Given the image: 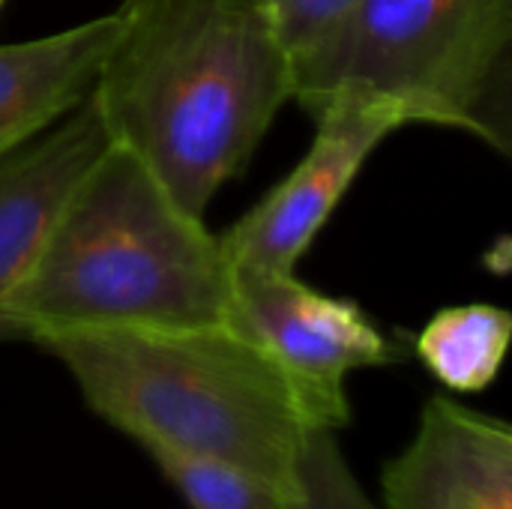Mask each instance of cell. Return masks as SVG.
Segmentation results:
<instances>
[{"label": "cell", "mask_w": 512, "mask_h": 509, "mask_svg": "<svg viewBox=\"0 0 512 509\" xmlns=\"http://www.w3.org/2000/svg\"><path fill=\"white\" fill-rule=\"evenodd\" d=\"M291 509H378L357 483L333 429H315L300 459V495Z\"/></svg>", "instance_id": "obj_13"}, {"label": "cell", "mask_w": 512, "mask_h": 509, "mask_svg": "<svg viewBox=\"0 0 512 509\" xmlns=\"http://www.w3.org/2000/svg\"><path fill=\"white\" fill-rule=\"evenodd\" d=\"M315 120L318 132L306 159L219 237L231 273H294L372 150L405 126L390 99L351 81L327 96Z\"/></svg>", "instance_id": "obj_6"}, {"label": "cell", "mask_w": 512, "mask_h": 509, "mask_svg": "<svg viewBox=\"0 0 512 509\" xmlns=\"http://www.w3.org/2000/svg\"><path fill=\"white\" fill-rule=\"evenodd\" d=\"M512 318L507 309L468 303L441 309L417 336V354L450 390H486L510 348Z\"/></svg>", "instance_id": "obj_10"}, {"label": "cell", "mask_w": 512, "mask_h": 509, "mask_svg": "<svg viewBox=\"0 0 512 509\" xmlns=\"http://www.w3.org/2000/svg\"><path fill=\"white\" fill-rule=\"evenodd\" d=\"M108 144L87 96L54 132L0 156V342L21 339L6 318V300L39 258L69 192Z\"/></svg>", "instance_id": "obj_8"}, {"label": "cell", "mask_w": 512, "mask_h": 509, "mask_svg": "<svg viewBox=\"0 0 512 509\" xmlns=\"http://www.w3.org/2000/svg\"><path fill=\"white\" fill-rule=\"evenodd\" d=\"M84 402L141 447L159 444L237 465L300 495V459L315 429L282 369L234 327L75 330L45 336Z\"/></svg>", "instance_id": "obj_3"}, {"label": "cell", "mask_w": 512, "mask_h": 509, "mask_svg": "<svg viewBox=\"0 0 512 509\" xmlns=\"http://www.w3.org/2000/svg\"><path fill=\"white\" fill-rule=\"evenodd\" d=\"M510 48L512 0H357L321 105L351 81L390 99L405 123L510 150Z\"/></svg>", "instance_id": "obj_4"}, {"label": "cell", "mask_w": 512, "mask_h": 509, "mask_svg": "<svg viewBox=\"0 0 512 509\" xmlns=\"http://www.w3.org/2000/svg\"><path fill=\"white\" fill-rule=\"evenodd\" d=\"M0 3H3V0H0Z\"/></svg>", "instance_id": "obj_14"}, {"label": "cell", "mask_w": 512, "mask_h": 509, "mask_svg": "<svg viewBox=\"0 0 512 509\" xmlns=\"http://www.w3.org/2000/svg\"><path fill=\"white\" fill-rule=\"evenodd\" d=\"M381 486L384 509H512L510 426L432 396Z\"/></svg>", "instance_id": "obj_7"}, {"label": "cell", "mask_w": 512, "mask_h": 509, "mask_svg": "<svg viewBox=\"0 0 512 509\" xmlns=\"http://www.w3.org/2000/svg\"><path fill=\"white\" fill-rule=\"evenodd\" d=\"M282 42L294 66V99L315 114L333 51L354 15L357 0H270Z\"/></svg>", "instance_id": "obj_11"}, {"label": "cell", "mask_w": 512, "mask_h": 509, "mask_svg": "<svg viewBox=\"0 0 512 509\" xmlns=\"http://www.w3.org/2000/svg\"><path fill=\"white\" fill-rule=\"evenodd\" d=\"M228 327L261 345L312 423L333 432L351 420L348 375L396 360L357 303L327 297L294 273H234Z\"/></svg>", "instance_id": "obj_5"}, {"label": "cell", "mask_w": 512, "mask_h": 509, "mask_svg": "<svg viewBox=\"0 0 512 509\" xmlns=\"http://www.w3.org/2000/svg\"><path fill=\"white\" fill-rule=\"evenodd\" d=\"M144 453L177 489L189 509H285V501L261 477L222 459L150 444Z\"/></svg>", "instance_id": "obj_12"}, {"label": "cell", "mask_w": 512, "mask_h": 509, "mask_svg": "<svg viewBox=\"0 0 512 509\" xmlns=\"http://www.w3.org/2000/svg\"><path fill=\"white\" fill-rule=\"evenodd\" d=\"M93 102L129 147L204 219L207 204L294 99V66L270 0H123Z\"/></svg>", "instance_id": "obj_1"}, {"label": "cell", "mask_w": 512, "mask_h": 509, "mask_svg": "<svg viewBox=\"0 0 512 509\" xmlns=\"http://www.w3.org/2000/svg\"><path fill=\"white\" fill-rule=\"evenodd\" d=\"M231 300L222 240L111 141L60 207L6 318L30 342L75 330H198L228 327Z\"/></svg>", "instance_id": "obj_2"}, {"label": "cell", "mask_w": 512, "mask_h": 509, "mask_svg": "<svg viewBox=\"0 0 512 509\" xmlns=\"http://www.w3.org/2000/svg\"><path fill=\"white\" fill-rule=\"evenodd\" d=\"M120 27L123 12L114 9L42 39L0 45V156L93 93Z\"/></svg>", "instance_id": "obj_9"}]
</instances>
